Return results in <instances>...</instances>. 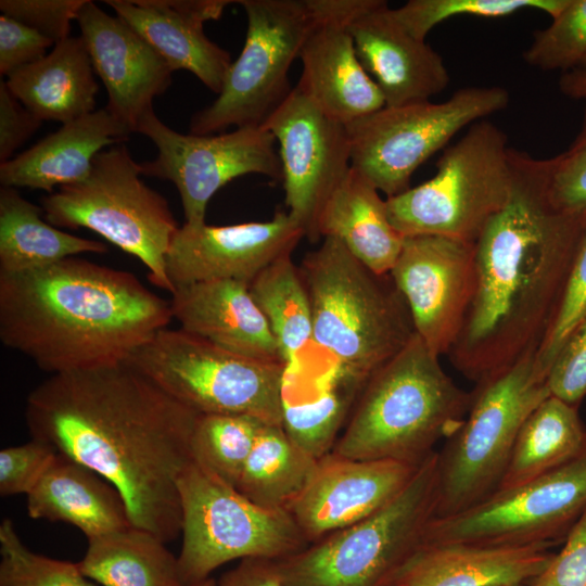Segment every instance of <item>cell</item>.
Returning <instances> with one entry per match:
<instances>
[{"label": "cell", "instance_id": "8992f818", "mask_svg": "<svg viewBox=\"0 0 586 586\" xmlns=\"http://www.w3.org/2000/svg\"><path fill=\"white\" fill-rule=\"evenodd\" d=\"M468 413L437 453L435 518L460 513L499 487L518 433L548 396L536 352L476 383Z\"/></svg>", "mask_w": 586, "mask_h": 586}, {"label": "cell", "instance_id": "5bb4252c", "mask_svg": "<svg viewBox=\"0 0 586 586\" xmlns=\"http://www.w3.org/2000/svg\"><path fill=\"white\" fill-rule=\"evenodd\" d=\"M586 511V443L560 467L495 492L454 515L434 518L423 543L545 546L564 539Z\"/></svg>", "mask_w": 586, "mask_h": 586}, {"label": "cell", "instance_id": "7bdbcfd3", "mask_svg": "<svg viewBox=\"0 0 586 586\" xmlns=\"http://www.w3.org/2000/svg\"><path fill=\"white\" fill-rule=\"evenodd\" d=\"M551 396L578 407L586 396V317L570 334L547 373Z\"/></svg>", "mask_w": 586, "mask_h": 586}, {"label": "cell", "instance_id": "7a4b0ae2", "mask_svg": "<svg viewBox=\"0 0 586 586\" xmlns=\"http://www.w3.org/2000/svg\"><path fill=\"white\" fill-rule=\"evenodd\" d=\"M550 160L512 149L510 198L475 242V285L448 357L479 383L537 352L557 314L586 215L548 199Z\"/></svg>", "mask_w": 586, "mask_h": 586}, {"label": "cell", "instance_id": "816d5d0a", "mask_svg": "<svg viewBox=\"0 0 586 586\" xmlns=\"http://www.w3.org/2000/svg\"><path fill=\"white\" fill-rule=\"evenodd\" d=\"M579 69L586 71V54L583 58L582 62L579 63L578 67Z\"/></svg>", "mask_w": 586, "mask_h": 586}, {"label": "cell", "instance_id": "2e32d148", "mask_svg": "<svg viewBox=\"0 0 586 586\" xmlns=\"http://www.w3.org/2000/svg\"><path fill=\"white\" fill-rule=\"evenodd\" d=\"M263 127L279 146L288 213L305 237L316 241L319 213L351 168L346 124L295 86Z\"/></svg>", "mask_w": 586, "mask_h": 586}, {"label": "cell", "instance_id": "7c38bea8", "mask_svg": "<svg viewBox=\"0 0 586 586\" xmlns=\"http://www.w3.org/2000/svg\"><path fill=\"white\" fill-rule=\"evenodd\" d=\"M499 86L457 89L443 102L384 106L346 124L351 166L387 198L410 188L412 174L463 128L505 110Z\"/></svg>", "mask_w": 586, "mask_h": 586}, {"label": "cell", "instance_id": "4316f807", "mask_svg": "<svg viewBox=\"0 0 586 586\" xmlns=\"http://www.w3.org/2000/svg\"><path fill=\"white\" fill-rule=\"evenodd\" d=\"M27 513L33 519L72 524L87 539L132 526L117 489L60 453L27 495Z\"/></svg>", "mask_w": 586, "mask_h": 586}, {"label": "cell", "instance_id": "d6a6232c", "mask_svg": "<svg viewBox=\"0 0 586 586\" xmlns=\"http://www.w3.org/2000/svg\"><path fill=\"white\" fill-rule=\"evenodd\" d=\"M317 464L290 441L281 425L264 424L235 488L260 507L288 511L308 485Z\"/></svg>", "mask_w": 586, "mask_h": 586}, {"label": "cell", "instance_id": "8fae6325", "mask_svg": "<svg viewBox=\"0 0 586 586\" xmlns=\"http://www.w3.org/2000/svg\"><path fill=\"white\" fill-rule=\"evenodd\" d=\"M186 586L222 564L247 558L280 560L308 545L292 515L260 507L192 461L178 480Z\"/></svg>", "mask_w": 586, "mask_h": 586}, {"label": "cell", "instance_id": "5b68a950", "mask_svg": "<svg viewBox=\"0 0 586 586\" xmlns=\"http://www.w3.org/2000/svg\"><path fill=\"white\" fill-rule=\"evenodd\" d=\"M313 315V343L343 374L365 384L416 331L390 273H377L339 240L323 238L300 267Z\"/></svg>", "mask_w": 586, "mask_h": 586}, {"label": "cell", "instance_id": "836d02e7", "mask_svg": "<svg viewBox=\"0 0 586 586\" xmlns=\"http://www.w3.org/2000/svg\"><path fill=\"white\" fill-rule=\"evenodd\" d=\"M249 290L269 324L282 361L291 366L313 343L309 294L292 253L263 269L249 284Z\"/></svg>", "mask_w": 586, "mask_h": 586}, {"label": "cell", "instance_id": "60d3db41", "mask_svg": "<svg viewBox=\"0 0 586 586\" xmlns=\"http://www.w3.org/2000/svg\"><path fill=\"white\" fill-rule=\"evenodd\" d=\"M550 160L548 199L559 212L586 215V100L579 132L564 152Z\"/></svg>", "mask_w": 586, "mask_h": 586}, {"label": "cell", "instance_id": "f5cc1de1", "mask_svg": "<svg viewBox=\"0 0 586 586\" xmlns=\"http://www.w3.org/2000/svg\"><path fill=\"white\" fill-rule=\"evenodd\" d=\"M509 586H524V585H509Z\"/></svg>", "mask_w": 586, "mask_h": 586}, {"label": "cell", "instance_id": "9a60e30c", "mask_svg": "<svg viewBox=\"0 0 586 586\" xmlns=\"http://www.w3.org/2000/svg\"><path fill=\"white\" fill-rule=\"evenodd\" d=\"M136 132L157 148L153 161L140 163L142 176L175 184L188 225L204 224L212 196L238 177L260 174L282 179L276 139L263 126L219 135L181 133L165 125L152 109L142 116Z\"/></svg>", "mask_w": 586, "mask_h": 586}, {"label": "cell", "instance_id": "f546056e", "mask_svg": "<svg viewBox=\"0 0 586 586\" xmlns=\"http://www.w3.org/2000/svg\"><path fill=\"white\" fill-rule=\"evenodd\" d=\"M101 241L65 232L49 224L43 208L16 188H0V272L43 268L85 253H106Z\"/></svg>", "mask_w": 586, "mask_h": 586}, {"label": "cell", "instance_id": "bcb514c9", "mask_svg": "<svg viewBox=\"0 0 586 586\" xmlns=\"http://www.w3.org/2000/svg\"><path fill=\"white\" fill-rule=\"evenodd\" d=\"M54 42L36 29L4 14L0 15V74L10 76L47 54Z\"/></svg>", "mask_w": 586, "mask_h": 586}, {"label": "cell", "instance_id": "f907efd6", "mask_svg": "<svg viewBox=\"0 0 586 586\" xmlns=\"http://www.w3.org/2000/svg\"><path fill=\"white\" fill-rule=\"evenodd\" d=\"M188 586H217V581H215L212 577H207L203 581L196 582L194 584L188 585Z\"/></svg>", "mask_w": 586, "mask_h": 586}, {"label": "cell", "instance_id": "44dd1931", "mask_svg": "<svg viewBox=\"0 0 586 586\" xmlns=\"http://www.w3.org/2000/svg\"><path fill=\"white\" fill-rule=\"evenodd\" d=\"M76 22L94 73L106 93L105 109L136 132L155 97L171 84L164 59L128 24L86 0Z\"/></svg>", "mask_w": 586, "mask_h": 586}, {"label": "cell", "instance_id": "8d00e7d4", "mask_svg": "<svg viewBox=\"0 0 586 586\" xmlns=\"http://www.w3.org/2000/svg\"><path fill=\"white\" fill-rule=\"evenodd\" d=\"M566 2L568 0H410L393 9V14L413 37L425 40L436 25L455 16L495 18L531 9L547 13L552 18Z\"/></svg>", "mask_w": 586, "mask_h": 586}, {"label": "cell", "instance_id": "ee69618b", "mask_svg": "<svg viewBox=\"0 0 586 586\" xmlns=\"http://www.w3.org/2000/svg\"><path fill=\"white\" fill-rule=\"evenodd\" d=\"M86 0H1V14L10 16L51 39L54 44L69 37Z\"/></svg>", "mask_w": 586, "mask_h": 586}, {"label": "cell", "instance_id": "6da1fadb", "mask_svg": "<svg viewBox=\"0 0 586 586\" xmlns=\"http://www.w3.org/2000/svg\"><path fill=\"white\" fill-rule=\"evenodd\" d=\"M198 416L127 362L52 374L25 410L33 438L104 477L131 524L165 543L181 534L178 480Z\"/></svg>", "mask_w": 586, "mask_h": 586}, {"label": "cell", "instance_id": "7402d4cb", "mask_svg": "<svg viewBox=\"0 0 586 586\" xmlns=\"http://www.w3.org/2000/svg\"><path fill=\"white\" fill-rule=\"evenodd\" d=\"M348 28L358 59L386 106L430 101L447 88L450 76L442 55L407 31L386 1L370 0Z\"/></svg>", "mask_w": 586, "mask_h": 586}, {"label": "cell", "instance_id": "1f68e13d", "mask_svg": "<svg viewBox=\"0 0 586 586\" xmlns=\"http://www.w3.org/2000/svg\"><path fill=\"white\" fill-rule=\"evenodd\" d=\"M585 443L586 426L578 407L548 396L522 424L497 491L519 486L560 467Z\"/></svg>", "mask_w": 586, "mask_h": 586}, {"label": "cell", "instance_id": "4fadbf2b", "mask_svg": "<svg viewBox=\"0 0 586 586\" xmlns=\"http://www.w3.org/2000/svg\"><path fill=\"white\" fill-rule=\"evenodd\" d=\"M247 20L243 49L216 100L191 119L194 135L229 126L260 127L293 88L289 71L313 25L307 0H240Z\"/></svg>", "mask_w": 586, "mask_h": 586}, {"label": "cell", "instance_id": "52a82bcc", "mask_svg": "<svg viewBox=\"0 0 586 586\" xmlns=\"http://www.w3.org/2000/svg\"><path fill=\"white\" fill-rule=\"evenodd\" d=\"M437 505V451L368 518L276 560L285 586H388L422 544Z\"/></svg>", "mask_w": 586, "mask_h": 586}, {"label": "cell", "instance_id": "7dc6e473", "mask_svg": "<svg viewBox=\"0 0 586 586\" xmlns=\"http://www.w3.org/2000/svg\"><path fill=\"white\" fill-rule=\"evenodd\" d=\"M41 123L13 95L5 81H1L0 163L11 160L14 152L40 128Z\"/></svg>", "mask_w": 586, "mask_h": 586}, {"label": "cell", "instance_id": "d590c367", "mask_svg": "<svg viewBox=\"0 0 586 586\" xmlns=\"http://www.w3.org/2000/svg\"><path fill=\"white\" fill-rule=\"evenodd\" d=\"M264 424L249 415H199L191 436L193 461L235 487Z\"/></svg>", "mask_w": 586, "mask_h": 586}, {"label": "cell", "instance_id": "9c48e42d", "mask_svg": "<svg viewBox=\"0 0 586 586\" xmlns=\"http://www.w3.org/2000/svg\"><path fill=\"white\" fill-rule=\"evenodd\" d=\"M140 176L127 146L113 145L94 157L84 180L43 196L41 207L54 227L89 229L138 258L150 281L171 294L166 255L180 226L166 199Z\"/></svg>", "mask_w": 586, "mask_h": 586}, {"label": "cell", "instance_id": "f6af8a7d", "mask_svg": "<svg viewBox=\"0 0 586 586\" xmlns=\"http://www.w3.org/2000/svg\"><path fill=\"white\" fill-rule=\"evenodd\" d=\"M530 586H586V511L564 538L545 570Z\"/></svg>", "mask_w": 586, "mask_h": 586}, {"label": "cell", "instance_id": "d6986e66", "mask_svg": "<svg viewBox=\"0 0 586 586\" xmlns=\"http://www.w3.org/2000/svg\"><path fill=\"white\" fill-rule=\"evenodd\" d=\"M314 22L300 52L298 87L326 114L348 124L385 106L361 65L348 22L370 0H307Z\"/></svg>", "mask_w": 586, "mask_h": 586}, {"label": "cell", "instance_id": "4dcf8cb0", "mask_svg": "<svg viewBox=\"0 0 586 586\" xmlns=\"http://www.w3.org/2000/svg\"><path fill=\"white\" fill-rule=\"evenodd\" d=\"M152 533L136 526L88 539L80 571L101 586H186L178 559Z\"/></svg>", "mask_w": 586, "mask_h": 586}, {"label": "cell", "instance_id": "f1b7e54d", "mask_svg": "<svg viewBox=\"0 0 586 586\" xmlns=\"http://www.w3.org/2000/svg\"><path fill=\"white\" fill-rule=\"evenodd\" d=\"M94 74L81 37H67L40 60L8 76L5 84L40 120L64 124L95 111Z\"/></svg>", "mask_w": 586, "mask_h": 586}, {"label": "cell", "instance_id": "83f0119b", "mask_svg": "<svg viewBox=\"0 0 586 586\" xmlns=\"http://www.w3.org/2000/svg\"><path fill=\"white\" fill-rule=\"evenodd\" d=\"M379 192L351 166L319 213L316 240L336 239L374 272L390 273L405 237L391 224Z\"/></svg>", "mask_w": 586, "mask_h": 586}, {"label": "cell", "instance_id": "ba28073f", "mask_svg": "<svg viewBox=\"0 0 586 586\" xmlns=\"http://www.w3.org/2000/svg\"><path fill=\"white\" fill-rule=\"evenodd\" d=\"M512 181L507 136L482 119L444 151L433 177L386 199L387 215L403 237L436 235L475 243L507 204Z\"/></svg>", "mask_w": 586, "mask_h": 586}, {"label": "cell", "instance_id": "c3c4849f", "mask_svg": "<svg viewBox=\"0 0 586 586\" xmlns=\"http://www.w3.org/2000/svg\"><path fill=\"white\" fill-rule=\"evenodd\" d=\"M217 586H285L276 561L258 558L240 560L222 574Z\"/></svg>", "mask_w": 586, "mask_h": 586}, {"label": "cell", "instance_id": "484cf974", "mask_svg": "<svg viewBox=\"0 0 586 586\" xmlns=\"http://www.w3.org/2000/svg\"><path fill=\"white\" fill-rule=\"evenodd\" d=\"M131 132L105 107L95 110L62 124L28 150L0 163L1 186L52 193L54 187L79 182L101 151L125 142Z\"/></svg>", "mask_w": 586, "mask_h": 586}, {"label": "cell", "instance_id": "30bf717a", "mask_svg": "<svg viewBox=\"0 0 586 586\" xmlns=\"http://www.w3.org/2000/svg\"><path fill=\"white\" fill-rule=\"evenodd\" d=\"M126 362L199 415H249L281 425L282 362L249 358L168 327Z\"/></svg>", "mask_w": 586, "mask_h": 586}, {"label": "cell", "instance_id": "681fc988", "mask_svg": "<svg viewBox=\"0 0 586 586\" xmlns=\"http://www.w3.org/2000/svg\"><path fill=\"white\" fill-rule=\"evenodd\" d=\"M559 90L573 100H586V71L574 68L562 73L559 78Z\"/></svg>", "mask_w": 586, "mask_h": 586}, {"label": "cell", "instance_id": "74e56055", "mask_svg": "<svg viewBox=\"0 0 586 586\" xmlns=\"http://www.w3.org/2000/svg\"><path fill=\"white\" fill-rule=\"evenodd\" d=\"M0 586H97L78 563L30 550L10 519L0 525Z\"/></svg>", "mask_w": 586, "mask_h": 586}, {"label": "cell", "instance_id": "cb8c5ba5", "mask_svg": "<svg viewBox=\"0 0 586 586\" xmlns=\"http://www.w3.org/2000/svg\"><path fill=\"white\" fill-rule=\"evenodd\" d=\"M169 302L173 318L184 331L249 358L284 364L247 283L212 280L182 285Z\"/></svg>", "mask_w": 586, "mask_h": 586}, {"label": "cell", "instance_id": "3957f363", "mask_svg": "<svg viewBox=\"0 0 586 586\" xmlns=\"http://www.w3.org/2000/svg\"><path fill=\"white\" fill-rule=\"evenodd\" d=\"M173 319L133 273L78 256L0 272V340L50 375L124 364Z\"/></svg>", "mask_w": 586, "mask_h": 586}, {"label": "cell", "instance_id": "ffe728a7", "mask_svg": "<svg viewBox=\"0 0 586 586\" xmlns=\"http://www.w3.org/2000/svg\"><path fill=\"white\" fill-rule=\"evenodd\" d=\"M420 464L331 453L318 461L288 512L307 543L317 542L382 509L406 487Z\"/></svg>", "mask_w": 586, "mask_h": 586}, {"label": "cell", "instance_id": "ab89813d", "mask_svg": "<svg viewBox=\"0 0 586 586\" xmlns=\"http://www.w3.org/2000/svg\"><path fill=\"white\" fill-rule=\"evenodd\" d=\"M586 317V224L570 268L561 301L551 327L536 352L547 375L562 345Z\"/></svg>", "mask_w": 586, "mask_h": 586}, {"label": "cell", "instance_id": "b9f144b4", "mask_svg": "<svg viewBox=\"0 0 586 586\" xmlns=\"http://www.w3.org/2000/svg\"><path fill=\"white\" fill-rule=\"evenodd\" d=\"M58 451L37 438L0 451V494L12 496L33 491L51 466Z\"/></svg>", "mask_w": 586, "mask_h": 586}, {"label": "cell", "instance_id": "603a6c76", "mask_svg": "<svg viewBox=\"0 0 586 586\" xmlns=\"http://www.w3.org/2000/svg\"><path fill=\"white\" fill-rule=\"evenodd\" d=\"M116 16L137 31L173 72L186 69L219 93L231 65L230 54L204 33L229 0H106Z\"/></svg>", "mask_w": 586, "mask_h": 586}, {"label": "cell", "instance_id": "ac0fdd59", "mask_svg": "<svg viewBox=\"0 0 586 586\" xmlns=\"http://www.w3.org/2000/svg\"><path fill=\"white\" fill-rule=\"evenodd\" d=\"M305 237L289 213L266 221L229 226L183 224L166 255V272L174 288L212 280L250 284L269 264L292 253Z\"/></svg>", "mask_w": 586, "mask_h": 586}, {"label": "cell", "instance_id": "d4e9b609", "mask_svg": "<svg viewBox=\"0 0 586 586\" xmlns=\"http://www.w3.org/2000/svg\"><path fill=\"white\" fill-rule=\"evenodd\" d=\"M548 548L422 542L388 586L524 585L551 561Z\"/></svg>", "mask_w": 586, "mask_h": 586}, {"label": "cell", "instance_id": "277c9868", "mask_svg": "<svg viewBox=\"0 0 586 586\" xmlns=\"http://www.w3.org/2000/svg\"><path fill=\"white\" fill-rule=\"evenodd\" d=\"M415 334L361 388L332 454L420 464L463 422L472 399Z\"/></svg>", "mask_w": 586, "mask_h": 586}, {"label": "cell", "instance_id": "e575fe53", "mask_svg": "<svg viewBox=\"0 0 586 586\" xmlns=\"http://www.w3.org/2000/svg\"><path fill=\"white\" fill-rule=\"evenodd\" d=\"M364 385L334 368L315 398L283 397L282 430L301 450L321 460L332 453Z\"/></svg>", "mask_w": 586, "mask_h": 586}, {"label": "cell", "instance_id": "f35d334b", "mask_svg": "<svg viewBox=\"0 0 586 586\" xmlns=\"http://www.w3.org/2000/svg\"><path fill=\"white\" fill-rule=\"evenodd\" d=\"M586 54V0H568L551 23L535 30L522 58L531 67L562 73L577 68Z\"/></svg>", "mask_w": 586, "mask_h": 586}, {"label": "cell", "instance_id": "e0dca14e", "mask_svg": "<svg viewBox=\"0 0 586 586\" xmlns=\"http://www.w3.org/2000/svg\"><path fill=\"white\" fill-rule=\"evenodd\" d=\"M475 243L405 237L390 275L409 308L416 334L436 356L460 333L475 285Z\"/></svg>", "mask_w": 586, "mask_h": 586}]
</instances>
